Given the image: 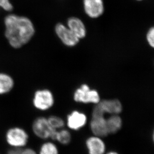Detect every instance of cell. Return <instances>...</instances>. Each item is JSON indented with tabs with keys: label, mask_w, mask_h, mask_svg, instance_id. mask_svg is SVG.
<instances>
[{
	"label": "cell",
	"mask_w": 154,
	"mask_h": 154,
	"mask_svg": "<svg viewBox=\"0 0 154 154\" xmlns=\"http://www.w3.org/2000/svg\"><path fill=\"white\" fill-rule=\"evenodd\" d=\"M90 128L93 135L104 138L109 135L105 116H91Z\"/></svg>",
	"instance_id": "cell-9"
},
{
	"label": "cell",
	"mask_w": 154,
	"mask_h": 154,
	"mask_svg": "<svg viewBox=\"0 0 154 154\" xmlns=\"http://www.w3.org/2000/svg\"><path fill=\"white\" fill-rule=\"evenodd\" d=\"M14 85V80L10 75L0 73V95L6 94L10 92Z\"/></svg>",
	"instance_id": "cell-14"
},
{
	"label": "cell",
	"mask_w": 154,
	"mask_h": 154,
	"mask_svg": "<svg viewBox=\"0 0 154 154\" xmlns=\"http://www.w3.org/2000/svg\"><path fill=\"white\" fill-rule=\"evenodd\" d=\"M39 154H59V151L54 143L48 141L41 146Z\"/></svg>",
	"instance_id": "cell-16"
},
{
	"label": "cell",
	"mask_w": 154,
	"mask_h": 154,
	"mask_svg": "<svg viewBox=\"0 0 154 154\" xmlns=\"http://www.w3.org/2000/svg\"><path fill=\"white\" fill-rule=\"evenodd\" d=\"M67 27L79 38L82 39L86 35V29L83 22L76 17H71L67 20Z\"/></svg>",
	"instance_id": "cell-12"
},
{
	"label": "cell",
	"mask_w": 154,
	"mask_h": 154,
	"mask_svg": "<svg viewBox=\"0 0 154 154\" xmlns=\"http://www.w3.org/2000/svg\"><path fill=\"white\" fill-rule=\"evenodd\" d=\"M5 36L14 48H20L27 44L35 34L32 22L28 17L10 15L5 19Z\"/></svg>",
	"instance_id": "cell-1"
},
{
	"label": "cell",
	"mask_w": 154,
	"mask_h": 154,
	"mask_svg": "<svg viewBox=\"0 0 154 154\" xmlns=\"http://www.w3.org/2000/svg\"><path fill=\"white\" fill-rule=\"evenodd\" d=\"M29 134L20 127H15L9 129L6 134L7 143L11 147L20 149L28 144Z\"/></svg>",
	"instance_id": "cell-6"
},
{
	"label": "cell",
	"mask_w": 154,
	"mask_h": 154,
	"mask_svg": "<svg viewBox=\"0 0 154 154\" xmlns=\"http://www.w3.org/2000/svg\"><path fill=\"white\" fill-rule=\"evenodd\" d=\"M20 154H38L36 153V152L35 150H33L32 149L26 148L20 151Z\"/></svg>",
	"instance_id": "cell-20"
},
{
	"label": "cell",
	"mask_w": 154,
	"mask_h": 154,
	"mask_svg": "<svg viewBox=\"0 0 154 154\" xmlns=\"http://www.w3.org/2000/svg\"><path fill=\"white\" fill-rule=\"evenodd\" d=\"M73 99L77 103L82 104H96L101 100L99 92L95 89H92L86 83L78 87L73 95Z\"/></svg>",
	"instance_id": "cell-3"
},
{
	"label": "cell",
	"mask_w": 154,
	"mask_h": 154,
	"mask_svg": "<svg viewBox=\"0 0 154 154\" xmlns=\"http://www.w3.org/2000/svg\"><path fill=\"white\" fill-rule=\"evenodd\" d=\"M87 122L85 114L79 110H73L67 115L66 123L70 130L79 131L86 125Z\"/></svg>",
	"instance_id": "cell-8"
},
{
	"label": "cell",
	"mask_w": 154,
	"mask_h": 154,
	"mask_svg": "<svg viewBox=\"0 0 154 154\" xmlns=\"http://www.w3.org/2000/svg\"><path fill=\"white\" fill-rule=\"evenodd\" d=\"M71 134L68 130L64 128L57 131L55 141L63 145H67L71 142Z\"/></svg>",
	"instance_id": "cell-15"
},
{
	"label": "cell",
	"mask_w": 154,
	"mask_h": 154,
	"mask_svg": "<svg viewBox=\"0 0 154 154\" xmlns=\"http://www.w3.org/2000/svg\"><path fill=\"white\" fill-rule=\"evenodd\" d=\"M103 138L93 135L86 140L85 145L88 154H105L106 144Z\"/></svg>",
	"instance_id": "cell-11"
},
{
	"label": "cell",
	"mask_w": 154,
	"mask_h": 154,
	"mask_svg": "<svg viewBox=\"0 0 154 154\" xmlns=\"http://www.w3.org/2000/svg\"><path fill=\"white\" fill-rule=\"evenodd\" d=\"M55 31L57 35L64 45L69 47L75 46L79 42V39L74 35L67 26L58 23L55 26Z\"/></svg>",
	"instance_id": "cell-7"
},
{
	"label": "cell",
	"mask_w": 154,
	"mask_h": 154,
	"mask_svg": "<svg viewBox=\"0 0 154 154\" xmlns=\"http://www.w3.org/2000/svg\"><path fill=\"white\" fill-rule=\"evenodd\" d=\"M47 119L51 128L57 130H60L64 128L66 125V122L64 120L59 116L52 115Z\"/></svg>",
	"instance_id": "cell-17"
},
{
	"label": "cell",
	"mask_w": 154,
	"mask_h": 154,
	"mask_svg": "<svg viewBox=\"0 0 154 154\" xmlns=\"http://www.w3.org/2000/svg\"><path fill=\"white\" fill-rule=\"evenodd\" d=\"M83 3L85 13L92 19L98 18L104 13L103 0H83Z\"/></svg>",
	"instance_id": "cell-10"
},
{
	"label": "cell",
	"mask_w": 154,
	"mask_h": 154,
	"mask_svg": "<svg viewBox=\"0 0 154 154\" xmlns=\"http://www.w3.org/2000/svg\"><path fill=\"white\" fill-rule=\"evenodd\" d=\"M0 7L7 11H11L13 8L9 0H0Z\"/></svg>",
	"instance_id": "cell-19"
},
{
	"label": "cell",
	"mask_w": 154,
	"mask_h": 154,
	"mask_svg": "<svg viewBox=\"0 0 154 154\" xmlns=\"http://www.w3.org/2000/svg\"><path fill=\"white\" fill-rule=\"evenodd\" d=\"M122 111L123 105L119 99H101L93 107L91 116H105L106 114L109 115H119Z\"/></svg>",
	"instance_id": "cell-2"
},
{
	"label": "cell",
	"mask_w": 154,
	"mask_h": 154,
	"mask_svg": "<svg viewBox=\"0 0 154 154\" xmlns=\"http://www.w3.org/2000/svg\"><path fill=\"white\" fill-rule=\"evenodd\" d=\"M54 94L48 89H38L34 93L32 104L38 110H48L54 106Z\"/></svg>",
	"instance_id": "cell-5"
},
{
	"label": "cell",
	"mask_w": 154,
	"mask_h": 154,
	"mask_svg": "<svg viewBox=\"0 0 154 154\" xmlns=\"http://www.w3.org/2000/svg\"><path fill=\"white\" fill-rule=\"evenodd\" d=\"M154 27L150 28L147 32L146 38L147 41L150 47L154 48Z\"/></svg>",
	"instance_id": "cell-18"
},
{
	"label": "cell",
	"mask_w": 154,
	"mask_h": 154,
	"mask_svg": "<svg viewBox=\"0 0 154 154\" xmlns=\"http://www.w3.org/2000/svg\"><path fill=\"white\" fill-rule=\"evenodd\" d=\"M32 130L35 135L41 139H51L55 141L58 130L51 128L47 118L38 117L35 119L32 124Z\"/></svg>",
	"instance_id": "cell-4"
},
{
	"label": "cell",
	"mask_w": 154,
	"mask_h": 154,
	"mask_svg": "<svg viewBox=\"0 0 154 154\" xmlns=\"http://www.w3.org/2000/svg\"><path fill=\"white\" fill-rule=\"evenodd\" d=\"M105 154H119L117 153V152L115 151H110L108 152L107 153H105Z\"/></svg>",
	"instance_id": "cell-21"
},
{
	"label": "cell",
	"mask_w": 154,
	"mask_h": 154,
	"mask_svg": "<svg viewBox=\"0 0 154 154\" xmlns=\"http://www.w3.org/2000/svg\"><path fill=\"white\" fill-rule=\"evenodd\" d=\"M108 132L110 134H115L120 131L123 126V120L118 114L110 115L106 118Z\"/></svg>",
	"instance_id": "cell-13"
},
{
	"label": "cell",
	"mask_w": 154,
	"mask_h": 154,
	"mask_svg": "<svg viewBox=\"0 0 154 154\" xmlns=\"http://www.w3.org/2000/svg\"><path fill=\"white\" fill-rule=\"evenodd\" d=\"M136 1H142V0H136Z\"/></svg>",
	"instance_id": "cell-22"
}]
</instances>
